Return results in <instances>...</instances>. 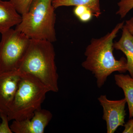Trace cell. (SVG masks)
<instances>
[{
    "label": "cell",
    "mask_w": 133,
    "mask_h": 133,
    "mask_svg": "<svg viewBox=\"0 0 133 133\" xmlns=\"http://www.w3.org/2000/svg\"><path fill=\"white\" fill-rule=\"evenodd\" d=\"M49 92L48 87L37 78L21 72L18 88L8 113L9 121L31 118L35 112L41 109Z\"/></svg>",
    "instance_id": "obj_4"
},
{
    "label": "cell",
    "mask_w": 133,
    "mask_h": 133,
    "mask_svg": "<svg viewBox=\"0 0 133 133\" xmlns=\"http://www.w3.org/2000/svg\"><path fill=\"white\" fill-rule=\"evenodd\" d=\"M124 23L123 22L117 24L104 36L92 38L86 48L84 55L86 58L82 66L94 75L98 88L102 87L108 77L115 72L123 73L128 71L127 59L122 57L117 60L113 54L114 40Z\"/></svg>",
    "instance_id": "obj_1"
},
{
    "label": "cell",
    "mask_w": 133,
    "mask_h": 133,
    "mask_svg": "<svg viewBox=\"0 0 133 133\" xmlns=\"http://www.w3.org/2000/svg\"><path fill=\"white\" fill-rule=\"evenodd\" d=\"M22 16L10 1L0 0V33L1 34L18 25Z\"/></svg>",
    "instance_id": "obj_9"
},
{
    "label": "cell",
    "mask_w": 133,
    "mask_h": 133,
    "mask_svg": "<svg viewBox=\"0 0 133 133\" xmlns=\"http://www.w3.org/2000/svg\"><path fill=\"white\" fill-rule=\"evenodd\" d=\"M52 42L31 39L24 57L17 70L38 78L50 91H59L58 75L55 63L56 54Z\"/></svg>",
    "instance_id": "obj_2"
},
{
    "label": "cell",
    "mask_w": 133,
    "mask_h": 133,
    "mask_svg": "<svg viewBox=\"0 0 133 133\" xmlns=\"http://www.w3.org/2000/svg\"><path fill=\"white\" fill-rule=\"evenodd\" d=\"M74 15L82 22H87L90 21L93 16L90 9L86 6H76L73 10Z\"/></svg>",
    "instance_id": "obj_13"
},
{
    "label": "cell",
    "mask_w": 133,
    "mask_h": 133,
    "mask_svg": "<svg viewBox=\"0 0 133 133\" xmlns=\"http://www.w3.org/2000/svg\"><path fill=\"white\" fill-rule=\"evenodd\" d=\"M118 5L119 9L116 14L119 15L122 19L133 9V0H120Z\"/></svg>",
    "instance_id": "obj_14"
},
{
    "label": "cell",
    "mask_w": 133,
    "mask_h": 133,
    "mask_svg": "<svg viewBox=\"0 0 133 133\" xmlns=\"http://www.w3.org/2000/svg\"><path fill=\"white\" fill-rule=\"evenodd\" d=\"M122 35L119 41L113 43L114 49L121 51L125 55L128 65V71L133 78V35L124 25Z\"/></svg>",
    "instance_id": "obj_10"
},
{
    "label": "cell",
    "mask_w": 133,
    "mask_h": 133,
    "mask_svg": "<svg viewBox=\"0 0 133 133\" xmlns=\"http://www.w3.org/2000/svg\"><path fill=\"white\" fill-rule=\"evenodd\" d=\"M2 34L0 42V72L17 70L31 39L22 32L10 29Z\"/></svg>",
    "instance_id": "obj_5"
},
{
    "label": "cell",
    "mask_w": 133,
    "mask_h": 133,
    "mask_svg": "<svg viewBox=\"0 0 133 133\" xmlns=\"http://www.w3.org/2000/svg\"><path fill=\"white\" fill-rule=\"evenodd\" d=\"M115 84L124 91L128 107L129 118H132L133 111V78L123 74L115 75Z\"/></svg>",
    "instance_id": "obj_11"
},
{
    "label": "cell",
    "mask_w": 133,
    "mask_h": 133,
    "mask_svg": "<svg viewBox=\"0 0 133 133\" xmlns=\"http://www.w3.org/2000/svg\"><path fill=\"white\" fill-rule=\"evenodd\" d=\"M1 122L0 124V133H12L10 126L9 125L8 118L7 114L0 113Z\"/></svg>",
    "instance_id": "obj_16"
},
{
    "label": "cell",
    "mask_w": 133,
    "mask_h": 133,
    "mask_svg": "<svg viewBox=\"0 0 133 133\" xmlns=\"http://www.w3.org/2000/svg\"><path fill=\"white\" fill-rule=\"evenodd\" d=\"M52 2L33 0L28 12L22 15L21 22L16 26V29L31 39L56 42V15Z\"/></svg>",
    "instance_id": "obj_3"
},
{
    "label": "cell",
    "mask_w": 133,
    "mask_h": 133,
    "mask_svg": "<svg viewBox=\"0 0 133 133\" xmlns=\"http://www.w3.org/2000/svg\"><path fill=\"white\" fill-rule=\"evenodd\" d=\"M52 117L50 111L41 108L35 112L31 118L13 121L10 129L15 133H44Z\"/></svg>",
    "instance_id": "obj_8"
},
{
    "label": "cell",
    "mask_w": 133,
    "mask_h": 133,
    "mask_svg": "<svg viewBox=\"0 0 133 133\" xmlns=\"http://www.w3.org/2000/svg\"><path fill=\"white\" fill-rule=\"evenodd\" d=\"M19 70L0 72V113L8 115L21 78Z\"/></svg>",
    "instance_id": "obj_7"
},
{
    "label": "cell",
    "mask_w": 133,
    "mask_h": 133,
    "mask_svg": "<svg viewBox=\"0 0 133 133\" xmlns=\"http://www.w3.org/2000/svg\"><path fill=\"white\" fill-rule=\"evenodd\" d=\"M16 9L17 11L21 15L28 11L33 0H9Z\"/></svg>",
    "instance_id": "obj_15"
},
{
    "label": "cell",
    "mask_w": 133,
    "mask_h": 133,
    "mask_svg": "<svg viewBox=\"0 0 133 133\" xmlns=\"http://www.w3.org/2000/svg\"><path fill=\"white\" fill-rule=\"evenodd\" d=\"M52 3L55 9L62 6L83 5L90 8L96 17L101 14L99 0H52Z\"/></svg>",
    "instance_id": "obj_12"
},
{
    "label": "cell",
    "mask_w": 133,
    "mask_h": 133,
    "mask_svg": "<svg viewBox=\"0 0 133 133\" xmlns=\"http://www.w3.org/2000/svg\"><path fill=\"white\" fill-rule=\"evenodd\" d=\"M98 99L103 108L102 119L106 122L107 133H114L119 127L124 126L127 104L125 98L111 100L106 95H101Z\"/></svg>",
    "instance_id": "obj_6"
},
{
    "label": "cell",
    "mask_w": 133,
    "mask_h": 133,
    "mask_svg": "<svg viewBox=\"0 0 133 133\" xmlns=\"http://www.w3.org/2000/svg\"><path fill=\"white\" fill-rule=\"evenodd\" d=\"M124 25L129 32L133 35V17L126 21L125 24Z\"/></svg>",
    "instance_id": "obj_18"
},
{
    "label": "cell",
    "mask_w": 133,
    "mask_h": 133,
    "mask_svg": "<svg viewBox=\"0 0 133 133\" xmlns=\"http://www.w3.org/2000/svg\"><path fill=\"white\" fill-rule=\"evenodd\" d=\"M127 123L124 124L125 127L123 133H133V111L132 114V118Z\"/></svg>",
    "instance_id": "obj_17"
}]
</instances>
